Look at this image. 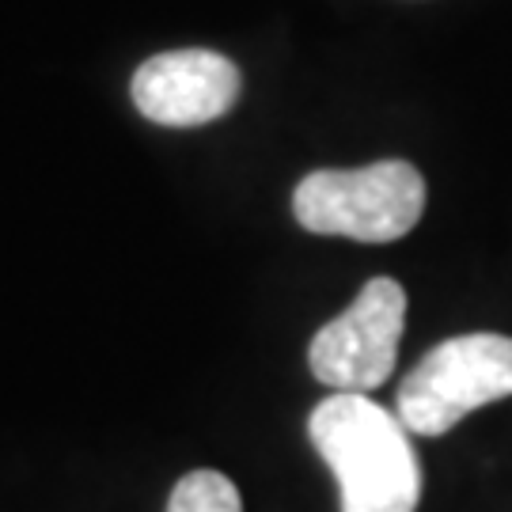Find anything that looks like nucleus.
<instances>
[{
  "label": "nucleus",
  "instance_id": "nucleus-1",
  "mask_svg": "<svg viewBox=\"0 0 512 512\" xmlns=\"http://www.w3.org/2000/svg\"><path fill=\"white\" fill-rule=\"evenodd\" d=\"M308 437L338 482L342 512H418L421 459L399 414L334 391L311 410Z\"/></svg>",
  "mask_w": 512,
  "mask_h": 512
},
{
  "label": "nucleus",
  "instance_id": "nucleus-2",
  "mask_svg": "<svg viewBox=\"0 0 512 512\" xmlns=\"http://www.w3.org/2000/svg\"><path fill=\"white\" fill-rule=\"evenodd\" d=\"M300 228L357 243H395L418 228L425 179L406 160H376L353 171H311L293 190Z\"/></svg>",
  "mask_w": 512,
  "mask_h": 512
},
{
  "label": "nucleus",
  "instance_id": "nucleus-3",
  "mask_svg": "<svg viewBox=\"0 0 512 512\" xmlns=\"http://www.w3.org/2000/svg\"><path fill=\"white\" fill-rule=\"evenodd\" d=\"M512 395V338L459 334L433 346L399 384L395 414L418 437H444L467 414Z\"/></svg>",
  "mask_w": 512,
  "mask_h": 512
},
{
  "label": "nucleus",
  "instance_id": "nucleus-4",
  "mask_svg": "<svg viewBox=\"0 0 512 512\" xmlns=\"http://www.w3.org/2000/svg\"><path fill=\"white\" fill-rule=\"evenodd\" d=\"M406 327V289L395 277H372L338 319L315 330L311 376L330 391L368 395L387 384Z\"/></svg>",
  "mask_w": 512,
  "mask_h": 512
},
{
  "label": "nucleus",
  "instance_id": "nucleus-5",
  "mask_svg": "<svg viewBox=\"0 0 512 512\" xmlns=\"http://www.w3.org/2000/svg\"><path fill=\"white\" fill-rule=\"evenodd\" d=\"M129 95L156 126H209L236 107L239 69L217 50H167L133 73Z\"/></svg>",
  "mask_w": 512,
  "mask_h": 512
},
{
  "label": "nucleus",
  "instance_id": "nucleus-6",
  "mask_svg": "<svg viewBox=\"0 0 512 512\" xmlns=\"http://www.w3.org/2000/svg\"><path fill=\"white\" fill-rule=\"evenodd\" d=\"M167 512H243V497L228 475L202 467L175 482Z\"/></svg>",
  "mask_w": 512,
  "mask_h": 512
}]
</instances>
